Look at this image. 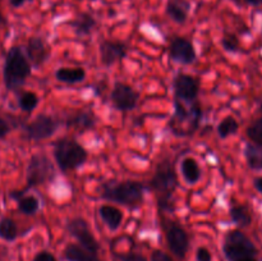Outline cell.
I'll list each match as a JSON object with an SVG mask.
<instances>
[{"instance_id":"cell-1","label":"cell","mask_w":262,"mask_h":261,"mask_svg":"<svg viewBox=\"0 0 262 261\" xmlns=\"http://www.w3.org/2000/svg\"><path fill=\"white\" fill-rule=\"evenodd\" d=\"M150 188L155 193L159 207L163 211H171L173 197L178 188V176L174 164L169 159L159 161L150 182Z\"/></svg>"},{"instance_id":"cell-2","label":"cell","mask_w":262,"mask_h":261,"mask_svg":"<svg viewBox=\"0 0 262 261\" xmlns=\"http://www.w3.org/2000/svg\"><path fill=\"white\" fill-rule=\"evenodd\" d=\"M146 187L136 181H109L101 186L100 196L110 202L128 207H138L145 200Z\"/></svg>"},{"instance_id":"cell-3","label":"cell","mask_w":262,"mask_h":261,"mask_svg":"<svg viewBox=\"0 0 262 261\" xmlns=\"http://www.w3.org/2000/svg\"><path fill=\"white\" fill-rule=\"evenodd\" d=\"M31 74V64L22 49L14 46L7 54L4 64V82L8 90L20 89Z\"/></svg>"},{"instance_id":"cell-4","label":"cell","mask_w":262,"mask_h":261,"mask_svg":"<svg viewBox=\"0 0 262 261\" xmlns=\"http://www.w3.org/2000/svg\"><path fill=\"white\" fill-rule=\"evenodd\" d=\"M54 158L61 171L78 169L87 161L86 148L72 138H61L54 146Z\"/></svg>"},{"instance_id":"cell-5","label":"cell","mask_w":262,"mask_h":261,"mask_svg":"<svg viewBox=\"0 0 262 261\" xmlns=\"http://www.w3.org/2000/svg\"><path fill=\"white\" fill-rule=\"evenodd\" d=\"M202 117L201 106L197 101L187 104V102L174 100V117L171 118V132L176 135L182 127V124L186 125L184 128V136H191L196 132L199 128L200 120Z\"/></svg>"},{"instance_id":"cell-6","label":"cell","mask_w":262,"mask_h":261,"mask_svg":"<svg viewBox=\"0 0 262 261\" xmlns=\"http://www.w3.org/2000/svg\"><path fill=\"white\" fill-rule=\"evenodd\" d=\"M223 252L229 261H239L243 258L256 257L257 248L252 241L241 230H229L224 238Z\"/></svg>"},{"instance_id":"cell-7","label":"cell","mask_w":262,"mask_h":261,"mask_svg":"<svg viewBox=\"0 0 262 261\" xmlns=\"http://www.w3.org/2000/svg\"><path fill=\"white\" fill-rule=\"evenodd\" d=\"M54 178V166L45 154H36L31 158L27 168L28 187L45 184Z\"/></svg>"},{"instance_id":"cell-8","label":"cell","mask_w":262,"mask_h":261,"mask_svg":"<svg viewBox=\"0 0 262 261\" xmlns=\"http://www.w3.org/2000/svg\"><path fill=\"white\" fill-rule=\"evenodd\" d=\"M174 100L191 104L197 100L200 92V81L191 74L179 73L173 79Z\"/></svg>"},{"instance_id":"cell-9","label":"cell","mask_w":262,"mask_h":261,"mask_svg":"<svg viewBox=\"0 0 262 261\" xmlns=\"http://www.w3.org/2000/svg\"><path fill=\"white\" fill-rule=\"evenodd\" d=\"M140 94L132 86L123 82H115L110 94L113 106L119 112H130L137 106Z\"/></svg>"},{"instance_id":"cell-10","label":"cell","mask_w":262,"mask_h":261,"mask_svg":"<svg viewBox=\"0 0 262 261\" xmlns=\"http://www.w3.org/2000/svg\"><path fill=\"white\" fill-rule=\"evenodd\" d=\"M59 127L58 120L46 114H40L26 125V135L32 141H42L50 138Z\"/></svg>"},{"instance_id":"cell-11","label":"cell","mask_w":262,"mask_h":261,"mask_svg":"<svg viewBox=\"0 0 262 261\" xmlns=\"http://www.w3.org/2000/svg\"><path fill=\"white\" fill-rule=\"evenodd\" d=\"M67 229L78 241V243L82 247L97 255L100 250V245L96 241V238L94 237L91 230H90L89 224H87V222L83 217H74V219H72L68 223V225H67Z\"/></svg>"},{"instance_id":"cell-12","label":"cell","mask_w":262,"mask_h":261,"mask_svg":"<svg viewBox=\"0 0 262 261\" xmlns=\"http://www.w3.org/2000/svg\"><path fill=\"white\" fill-rule=\"evenodd\" d=\"M169 58L176 63L188 66L196 61L197 54L193 44L186 37H176L169 45Z\"/></svg>"},{"instance_id":"cell-13","label":"cell","mask_w":262,"mask_h":261,"mask_svg":"<svg viewBox=\"0 0 262 261\" xmlns=\"http://www.w3.org/2000/svg\"><path fill=\"white\" fill-rule=\"evenodd\" d=\"M166 242L171 252L179 258H184L189 248V237L184 228L178 224H170L165 228Z\"/></svg>"},{"instance_id":"cell-14","label":"cell","mask_w":262,"mask_h":261,"mask_svg":"<svg viewBox=\"0 0 262 261\" xmlns=\"http://www.w3.org/2000/svg\"><path fill=\"white\" fill-rule=\"evenodd\" d=\"M128 54V46L122 41L104 40L100 44V60L105 67H110L123 60Z\"/></svg>"},{"instance_id":"cell-15","label":"cell","mask_w":262,"mask_h":261,"mask_svg":"<svg viewBox=\"0 0 262 261\" xmlns=\"http://www.w3.org/2000/svg\"><path fill=\"white\" fill-rule=\"evenodd\" d=\"M26 49H27L28 59L36 67L42 66L50 55V48L41 37H31Z\"/></svg>"},{"instance_id":"cell-16","label":"cell","mask_w":262,"mask_h":261,"mask_svg":"<svg viewBox=\"0 0 262 261\" xmlns=\"http://www.w3.org/2000/svg\"><path fill=\"white\" fill-rule=\"evenodd\" d=\"M189 12H191V3L188 0H168L166 3V15L178 25L187 22Z\"/></svg>"},{"instance_id":"cell-17","label":"cell","mask_w":262,"mask_h":261,"mask_svg":"<svg viewBox=\"0 0 262 261\" xmlns=\"http://www.w3.org/2000/svg\"><path fill=\"white\" fill-rule=\"evenodd\" d=\"M96 124V118H95L94 113L92 112H77L76 114L72 115L67 120V125L68 127L74 128L78 132H86V130L92 129Z\"/></svg>"},{"instance_id":"cell-18","label":"cell","mask_w":262,"mask_h":261,"mask_svg":"<svg viewBox=\"0 0 262 261\" xmlns=\"http://www.w3.org/2000/svg\"><path fill=\"white\" fill-rule=\"evenodd\" d=\"M56 81L61 82V83L67 84H77L81 83L86 78V71L82 67H74V68H69V67H61L58 68L55 72Z\"/></svg>"},{"instance_id":"cell-19","label":"cell","mask_w":262,"mask_h":261,"mask_svg":"<svg viewBox=\"0 0 262 261\" xmlns=\"http://www.w3.org/2000/svg\"><path fill=\"white\" fill-rule=\"evenodd\" d=\"M97 22L94 18V15H91L90 13H81V14L77 15L73 20L69 22V26L73 28L74 32L78 36L83 37V36L91 35V32L94 31V28L96 27Z\"/></svg>"},{"instance_id":"cell-20","label":"cell","mask_w":262,"mask_h":261,"mask_svg":"<svg viewBox=\"0 0 262 261\" xmlns=\"http://www.w3.org/2000/svg\"><path fill=\"white\" fill-rule=\"evenodd\" d=\"M99 215L109 229L117 230L122 225L123 212L118 207L112 205H101L99 209Z\"/></svg>"},{"instance_id":"cell-21","label":"cell","mask_w":262,"mask_h":261,"mask_svg":"<svg viewBox=\"0 0 262 261\" xmlns=\"http://www.w3.org/2000/svg\"><path fill=\"white\" fill-rule=\"evenodd\" d=\"M181 171L188 184H196L202 177L201 166L194 158H186L181 163Z\"/></svg>"},{"instance_id":"cell-22","label":"cell","mask_w":262,"mask_h":261,"mask_svg":"<svg viewBox=\"0 0 262 261\" xmlns=\"http://www.w3.org/2000/svg\"><path fill=\"white\" fill-rule=\"evenodd\" d=\"M64 257L68 261H100L97 255L90 252L81 245H74L69 243L64 251Z\"/></svg>"},{"instance_id":"cell-23","label":"cell","mask_w":262,"mask_h":261,"mask_svg":"<svg viewBox=\"0 0 262 261\" xmlns=\"http://www.w3.org/2000/svg\"><path fill=\"white\" fill-rule=\"evenodd\" d=\"M245 158L248 166L253 170L262 169V147L256 143L248 142L245 146Z\"/></svg>"},{"instance_id":"cell-24","label":"cell","mask_w":262,"mask_h":261,"mask_svg":"<svg viewBox=\"0 0 262 261\" xmlns=\"http://www.w3.org/2000/svg\"><path fill=\"white\" fill-rule=\"evenodd\" d=\"M229 215L232 222L241 228L248 227L252 223V215L246 205H233L229 210Z\"/></svg>"},{"instance_id":"cell-25","label":"cell","mask_w":262,"mask_h":261,"mask_svg":"<svg viewBox=\"0 0 262 261\" xmlns=\"http://www.w3.org/2000/svg\"><path fill=\"white\" fill-rule=\"evenodd\" d=\"M238 130H239V123L234 117H230V115L225 117L217 125V135L223 140L235 135Z\"/></svg>"},{"instance_id":"cell-26","label":"cell","mask_w":262,"mask_h":261,"mask_svg":"<svg viewBox=\"0 0 262 261\" xmlns=\"http://www.w3.org/2000/svg\"><path fill=\"white\" fill-rule=\"evenodd\" d=\"M18 209L20 210V212L26 215H32L35 214L38 210L40 206V202L36 199L35 196H23L18 197Z\"/></svg>"},{"instance_id":"cell-27","label":"cell","mask_w":262,"mask_h":261,"mask_svg":"<svg viewBox=\"0 0 262 261\" xmlns=\"http://www.w3.org/2000/svg\"><path fill=\"white\" fill-rule=\"evenodd\" d=\"M18 235V229L15 223L9 217H4L0 222V237L5 241H14Z\"/></svg>"},{"instance_id":"cell-28","label":"cell","mask_w":262,"mask_h":261,"mask_svg":"<svg viewBox=\"0 0 262 261\" xmlns=\"http://www.w3.org/2000/svg\"><path fill=\"white\" fill-rule=\"evenodd\" d=\"M18 102H19V106L23 112L31 113L38 105V96L35 92H23Z\"/></svg>"},{"instance_id":"cell-29","label":"cell","mask_w":262,"mask_h":261,"mask_svg":"<svg viewBox=\"0 0 262 261\" xmlns=\"http://www.w3.org/2000/svg\"><path fill=\"white\" fill-rule=\"evenodd\" d=\"M247 136L252 143L261 146L262 147V117L258 119L253 120L247 128Z\"/></svg>"},{"instance_id":"cell-30","label":"cell","mask_w":262,"mask_h":261,"mask_svg":"<svg viewBox=\"0 0 262 261\" xmlns=\"http://www.w3.org/2000/svg\"><path fill=\"white\" fill-rule=\"evenodd\" d=\"M220 44H222L223 49L228 51V53H237L241 48L239 40H238V37L234 33H224Z\"/></svg>"},{"instance_id":"cell-31","label":"cell","mask_w":262,"mask_h":261,"mask_svg":"<svg viewBox=\"0 0 262 261\" xmlns=\"http://www.w3.org/2000/svg\"><path fill=\"white\" fill-rule=\"evenodd\" d=\"M113 261H147L140 253H113Z\"/></svg>"},{"instance_id":"cell-32","label":"cell","mask_w":262,"mask_h":261,"mask_svg":"<svg viewBox=\"0 0 262 261\" xmlns=\"http://www.w3.org/2000/svg\"><path fill=\"white\" fill-rule=\"evenodd\" d=\"M197 261H211L212 256L206 247H200L196 252Z\"/></svg>"},{"instance_id":"cell-33","label":"cell","mask_w":262,"mask_h":261,"mask_svg":"<svg viewBox=\"0 0 262 261\" xmlns=\"http://www.w3.org/2000/svg\"><path fill=\"white\" fill-rule=\"evenodd\" d=\"M151 261H173L168 253L163 252L160 250H155L151 253Z\"/></svg>"},{"instance_id":"cell-34","label":"cell","mask_w":262,"mask_h":261,"mask_svg":"<svg viewBox=\"0 0 262 261\" xmlns=\"http://www.w3.org/2000/svg\"><path fill=\"white\" fill-rule=\"evenodd\" d=\"M33 261H56V258L54 257V255H51L50 252L42 251V252L37 253V255L35 256Z\"/></svg>"},{"instance_id":"cell-35","label":"cell","mask_w":262,"mask_h":261,"mask_svg":"<svg viewBox=\"0 0 262 261\" xmlns=\"http://www.w3.org/2000/svg\"><path fill=\"white\" fill-rule=\"evenodd\" d=\"M8 133H9V125L7 124V122L4 119L0 118V138L5 137Z\"/></svg>"},{"instance_id":"cell-36","label":"cell","mask_w":262,"mask_h":261,"mask_svg":"<svg viewBox=\"0 0 262 261\" xmlns=\"http://www.w3.org/2000/svg\"><path fill=\"white\" fill-rule=\"evenodd\" d=\"M33 0H9V4L12 5L13 8H19L22 5H25L26 3H32Z\"/></svg>"},{"instance_id":"cell-37","label":"cell","mask_w":262,"mask_h":261,"mask_svg":"<svg viewBox=\"0 0 262 261\" xmlns=\"http://www.w3.org/2000/svg\"><path fill=\"white\" fill-rule=\"evenodd\" d=\"M253 186H255V188L262 194V177H258V178H256L255 181H253Z\"/></svg>"},{"instance_id":"cell-38","label":"cell","mask_w":262,"mask_h":261,"mask_svg":"<svg viewBox=\"0 0 262 261\" xmlns=\"http://www.w3.org/2000/svg\"><path fill=\"white\" fill-rule=\"evenodd\" d=\"M243 2L248 5H253V7H257V5L262 4V0H243Z\"/></svg>"},{"instance_id":"cell-39","label":"cell","mask_w":262,"mask_h":261,"mask_svg":"<svg viewBox=\"0 0 262 261\" xmlns=\"http://www.w3.org/2000/svg\"><path fill=\"white\" fill-rule=\"evenodd\" d=\"M239 261H257V258H256V257H248V258H243V260H239Z\"/></svg>"},{"instance_id":"cell-40","label":"cell","mask_w":262,"mask_h":261,"mask_svg":"<svg viewBox=\"0 0 262 261\" xmlns=\"http://www.w3.org/2000/svg\"><path fill=\"white\" fill-rule=\"evenodd\" d=\"M4 22V18H3V15H2V13H0V25H2V23Z\"/></svg>"},{"instance_id":"cell-41","label":"cell","mask_w":262,"mask_h":261,"mask_svg":"<svg viewBox=\"0 0 262 261\" xmlns=\"http://www.w3.org/2000/svg\"><path fill=\"white\" fill-rule=\"evenodd\" d=\"M260 110H261V113H262V102H261V105H260Z\"/></svg>"}]
</instances>
